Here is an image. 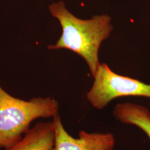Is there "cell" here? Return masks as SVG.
I'll return each instance as SVG.
<instances>
[{"mask_svg": "<svg viewBox=\"0 0 150 150\" xmlns=\"http://www.w3.org/2000/svg\"><path fill=\"white\" fill-rule=\"evenodd\" d=\"M52 16L59 22L62 35L49 50L67 49L73 51L85 61L93 77L100 65L98 52L102 42L110 36L113 29L111 18L107 15L92 16L91 19L82 20L74 16L60 1L50 5Z\"/></svg>", "mask_w": 150, "mask_h": 150, "instance_id": "6da1fadb", "label": "cell"}, {"mask_svg": "<svg viewBox=\"0 0 150 150\" xmlns=\"http://www.w3.org/2000/svg\"><path fill=\"white\" fill-rule=\"evenodd\" d=\"M58 102L51 97L25 101L12 96L0 85V149H7L21 139L32 121L59 114Z\"/></svg>", "mask_w": 150, "mask_h": 150, "instance_id": "7a4b0ae2", "label": "cell"}, {"mask_svg": "<svg viewBox=\"0 0 150 150\" xmlns=\"http://www.w3.org/2000/svg\"><path fill=\"white\" fill-rule=\"evenodd\" d=\"M91 89L86 97L91 105L102 110L114 99L129 96L145 97L150 98V85L137 79L118 75L108 64H101Z\"/></svg>", "mask_w": 150, "mask_h": 150, "instance_id": "3957f363", "label": "cell"}, {"mask_svg": "<svg viewBox=\"0 0 150 150\" xmlns=\"http://www.w3.org/2000/svg\"><path fill=\"white\" fill-rule=\"evenodd\" d=\"M56 128V141L53 150H113L115 145L113 134L110 132L89 133L81 131L74 138L64 129L59 114L53 117Z\"/></svg>", "mask_w": 150, "mask_h": 150, "instance_id": "277c9868", "label": "cell"}, {"mask_svg": "<svg viewBox=\"0 0 150 150\" xmlns=\"http://www.w3.org/2000/svg\"><path fill=\"white\" fill-rule=\"evenodd\" d=\"M55 141L54 121L40 122L30 129L20 141L5 150H53Z\"/></svg>", "mask_w": 150, "mask_h": 150, "instance_id": "5b68a950", "label": "cell"}, {"mask_svg": "<svg viewBox=\"0 0 150 150\" xmlns=\"http://www.w3.org/2000/svg\"><path fill=\"white\" fill-rule=\"evenodd\" d=\"M112 114L121 123L141 129L150 139V112L146 107L130 102L117 103Z\"/></svg>", "mask_w": 150, "mask_h": 150, "instance_id": "8992f818", "label": "cell"}]
</instances>
